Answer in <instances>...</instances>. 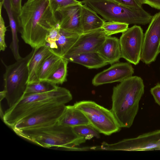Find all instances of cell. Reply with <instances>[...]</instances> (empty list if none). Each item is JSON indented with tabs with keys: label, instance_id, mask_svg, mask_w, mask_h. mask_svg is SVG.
Instances as JSON below:
<instances>
[{
	"label": "cell",
	"instance_id": "cell-28",
	"mask_svg": "<svg viewBox=\"0 0 160 160\" xmlns=\"http://www.w3.org/2000/svg\"><path fill=\"white\" fill-rule=\"evenodd\" d=\"M0 11V51H4L7 47L5 42V33L7 30Z\"/></svg>",
	"mask_w": 160,
	"mask_h": 160
},
{
	"label": "cell",
	"instance_id": "cell-5",
	"mask_svg": "<svg viewBox=\"0 0 160 160\" xmlns=\"http://www.w3.org/2000/svg\"><path fill=\"white\" fill-rule=\"evenodd\" d=\"M81 2L108 21L145 25L150 23L153 17L142 8H128L111 0H83Z\"/></svg>",
	"mask_w": 160,
	"mask_h": 160
},
{
	"label": "cell",
	"instance_id": "cell-31",
	"mask_svg": "<svg viewBox=\"0 0 160 160\" xmlns=\"http://www.w3.org/2000/svg\"><path fill=\"white\" fill-rule=\"evenodd\" d=\"M150 91L156 102L160 106V84L157 83Z\"/></svg>",
	"mask_w": 160,
	"mask_h": 160
},
{
	"label": "cell",
	"instance_id": "cell-11",
	"mask_svg": "<svg viewBox=\"0 0 160 160\" xmlns=\"http://www.w3.org/2000/svg\"><path fill=\"white\" fill-rule=\"evenodd\" d=\"M160 52V12L153 16L144 36L141 60L146 64L154 61Z\"/></svg>",
	"mask_w": 160,
	"mask_h": 160
},
{
	"label": "cell",
	"instance_id": "cell-8",
	"mask_svg": "<svg viewBox=\"0 0 160 160\" xmlns=\"http://www.w3.org/2000/svg\"><path fill=\"white\" fill-rule=\"evenodd\" d=\"M65 107V104H54L43 107L20 119L11 128L15 132L53 125L57 122Z\"/></svg>",
	"mask_w": 160,
	"mask_h": 160
},
{
	"label": "cell",
	"instance_id": "cell-18",
	"mask_svg": "<svg viewBox=\"0 0 160 160\" xmlns=\"http://www.w3.org/2000/svg\"><path fill=\"white\" fill-rule=\"evenodd\" d=\"M80 35L60 28L58 39L51 44L50 47L53 53L62 57L72 47Z\"/></svg>",
	"mask_w": 160,
	"mask_h": 160
},
{
	"label": "cell",
	"instance_id": "cell-22",
	"mask_svg": "<svg viewBox=\"0 0 160 160\" xmlns=\"http://www.w3.org/2000/svg\"><path fill=\"white\" fill-rule=\"evenodd\" d=\"M62 58L53 53L43 62L38 72L39 80H46L57 68Z\"/></svg>",
	"mask_w": 160,
	"mask_h": 160
},
{
	"label": "cell",
	"instance_id": "cell-19",
	"mask_svg": "<svg viewBox=\"0 0 160 160\" xmlns=\"http://www.w3.org/2000/svg\"><path fill=\"white\" fill-rule=\"evenodd\" d=\"M57 123L59 125L72 127L89 124V121L84 114L74 105L66 106L65 110Z\"/></svg>",
	"mask_w": 160,
	"mask_h": 160
},
{
	"label": "cell",
	"instance_id": "cell-27",
	"mask_svg": "<svg viewBox=\"0 0 160 160\" xmlns=\"http://www.w3.org/2000/svg\"><path fill=\"white\" fill-rule=\"evenodd\" d=\"M49 1L52 11L55 14L59 9L82 4L77 0H49Z\"/></svg>",
	"mask_w": 160,
	"mask_h": 160
},
{
	"label": "cell",
	"instance_id": "cell-24",
	"mask_svg": "<svg viewBox=\"0 0 160 160\" xmlns=\"http://www.w3.org/2000/svg\"><path fill=\"white\" fill-rule=\"evenodd\" d=\"M68 61L62 58L59 65L46 80L53 84H62L67 80Z\"/></svg>",
	"mask_w": 160,
	"mask_h": 160
},
{
	"label": "cell",
	"instance_id": "cell-34",
	"mask_svg": "<svg viewBox=\"0 0 160 160\" xmlns=\"http://www.w3.org/2000/svg\"><path fill=\"white\" fill-rule=\"evenodd\" d=\"M6 91L4 89L0 92V101H1L4 98H6Z\"/></svg>",
	"mask_w": 160,
	"mask_h": 160
},
{
	"label": "cell",
	"instance_id": "cell-13",
	"mask_svg": "<svg viewBox=\"0 0 160 160\" xmlns=\"http://www.w3.org/2000/svg\"><path fill=\"white\" fill-rule=\"evenodd\" d=\"M134 69L128 62H119L112 64L108 69L96 74L92 83L96 86L115 82H121L132 76Z\"/></svg>",
	"mask_w": 160,
	"mask_h": 160
},
{
	"label": "cell",
	"instance_id": "cell-30",
	"mask_svg": "<svg viewBox=\"0 0 160 160\" xmlns=\"http://www.w3.org/2000/svg\"><path fill=\"white\" fill-rule=\"evenodd\" d=\"M123 6L130 8H142V4L139 0H111Z\"/></svg>",
	"mask_w": 160,
	"mask_h": 160
},
{
	"label": "cell",
	"instance_id": "cell-9",
	"mask_svg": "<svg viewBox=\"0 0 160 160\" xmlns=\"http://www.w3.org/2000/svg\"><path fill=\"white\" fill-rule=\"evenodd\" d=\"M96 150L109 151H143L160 150V129L144 133L133 138L109 144L105 142L96 146Z\"/></svg>",
	"mask_w": 160,
	"mask_h": 160
},
{
	"label": "cell",
	"instance_id": "cell-33",
	"mask_svg": "<svg viewBox=\"0 0 160 160\" xmlns=\"http://www.w3.org/2000/svg\"><path fill=\"white\" fill-rule=\"evenodd\" d=\"M142 3L147 4L151 7L160 10V0H139Z\"/></svg>",
	"mask_w": 160,
	"mask_h": 160
},
{
	"label": "cell",
	"instance_id": "cell-23",
	"mask_svg": "<svg viewBox=\"0 0 160 160\" xmlns=\"http://www.w3.org/2000/svg\"><path fill=\"white\" fill-rule=\"evenodd\" d=\"M57 86L46 80L29 83L22 97L49 92L54 89Z\"/></svg>",
	"mask_w": 160,
	"mask_h": 160
},
{
	"label": "cell",
	"instance_id": "cell-29",
	"mask_svg": "<svg viewBox=\"0 0 160 160\" xmlns=\"http://www.w3.org/2000/svg\"><path fill=\"white\" fill-rule=\"evenodd\" d=\"M60 29L59 20V22L50 31L47 35L45 39L46 43L51 44L56 42L59 38Z\"/></svg>",
	"mask_w": 160,
	"mask_h": 160
},
{
	"label": "cell",
	"instance_id": "cell-32",
	"mask_svg": "<svg viewBox=\"0 0 160 160\" xmlns=\"http://www.w3.org/2000/svg\"><path fill=\"white\" fill-rule=\"evenodd\" d=\"M22 0H10L12 8L17 15L20 13L22 10Z\"/></svg>",
	"mask_w": 160,
	"mask_h": 160
},
{
	"label": "cell",
	"instance_id": "cell-10",
	"mask_svg": "<svg viewBox=\"0 0 160 160\" xmlns=\"http://www.w3.org/2000/svg\"><path fill=\"white\" fill-rule=\"evenodd\" d=\"M144 36L141 27L136 25L122 32L119 39L122 58L138 64L141 60Z\"/></svg>",
	"mask_w": 160,
	"mask_h": 160
},
{
	"label": "cell",
	"instance_id": "cell-4",
	"mask_svg": "<svg viewBox=\"0 0 160 160\" xmlns=\"http://www.w3.org/2000/svg\"><path fill=\"white\" fill-rule=\"evenodd\" d=\"M17 135L46 148L56 147L71 150H82L78 146L86 140L78 136L72 127L62 126L57 122L51 126L14 132Z\"/></svg>",
	"mask_w": 160,
	"mask_h": 160
},
{
	"label": "cell",
	"instance_id": "cell-15",
	"mask_svg": "<svg viewBox=\"0 0 160 160\" xmlns=\"http://www.w3.org/2000/svg\"><path fill=\"white\" fill-rule=\"evenodd\" d=\"M53 53L47 43L44 46L35 48L34 53L28 64L29 77L28 83L39 80L38 76V70L44 60Z\"/></svg>",
	"mask_w": 160,
	"mask_h": 160
},
{
	"label": "cell",
	"instance_id": "cell-6",
	"mask_svg": "<svg viewBox=\"0 0 160 160\" xmlns=\"http://www.w3.org/2000/svg\"><path fill=\"white\" fill-rule=\"evenodd\" d=\"M35 48L24 57L13 64L7 65L1 59L5 68L3 74L4 89L9 108L13 106L22 97L27 88L29 77L28 63L34 52Z\"/></svg>",
	"mask_w": 160,
	"mask_h": 160
},
{
	"label": "cell",
	"instance_id": "cell-20",
	"mask_svg": "<svg viewBox=\"0 0 160 160\" xmlns=\"http://www.w3.org/2000/svg\"><path fill=\"white\" fill-rule=\"evenodd\" d=\"M94 10L85 5L81 7V22L83 33L101 28L105 21Z\"/></svg>",
	"mask_w": 160,
	"mask_h": 160
},
{
	"label": "cell",
	"instance_id": "cell-3",
	"mask_svg": "<svg viewBox=\"0 0 160 160\" xmlns=\"http://www.w3.org/2000/svg\"><path fill=\"white\" fill-rule=\"evenodd\" d=\"M72 98L68 89L58 86L49 92L22 97L5 111L2 118L4 123L12 128L20 119L37 109L49 105H65Z\"/></svg>",
	"mask_w": 160,
	"mask_h": 160
},
{
	"label": "cell",
	"instance_id": "cell-1",
	"mask_svg": "<svg viewBox=\"0 0 160 160\" xmlns=\"http://www.w3.org/2000/svg\"><path fill=\"white\" fill-rule=\"evenodd\" d=\"M17 19L22 39L32 48L46 44L47 35L59 20L52 11L49 0H27Z\"/></svg>",
	"mask_w": 160,
	"mask_h": 160
},
{
	"label": "cell",
	"instance_id": "cell-17",
	"mask_svg": "<svg viewBox=\"0 0 160 160\" xmlns=\"http://www.w3.org/2000/svg\"><path fill=\"white\" fill-rule=\"evenodd\" d=\"M68 61L82 65L89 69L98 68L107 65L98 52H90L62 57Z\"/></svg>",
	"mask_w": 160,
	"mask_h": 160
},
{
	"label": "cell",
	"instance_id": "cell-26",
	"mask_svg": "<svg viewBox=\"0 0 160 160\" xmlns=\"http://www.w3.org/2000/svg\"><path fill=\"white\" fill-rule=\"evenodd\" d=\"M129 24L115 21L105 22L102 27L108 36L119 33H122L128 28Z\"/></svg>",
	"mask_w": 160,
	"mask_h": 160
},
{
	"label": "cell",
	"instance_id": "cell-7",
	"mask_svg": "<svg viewBox=\"0 0 160 160\" xmlns=\"http://www.w3.org/2000/svg\"><path fill=\"white\" fill-rule=\"evenodd\" d=\"M73 105L84 114L89 124L100 133L108 136L121 130V127L111 110L91 101H80Z\"/></svg>",
	"mask_w": 160,
	"mask_h": 160
},
{
	"label": "cell",
	"instance_id": "cell-2",
	"mask_svg": "<svg viewBox=\"0 0 160 160\" xmlns=\"http://www.w3.org/2000/svg\"><path fill=\"white\" fill-rule=\"evenodd\" d=\"M144 91L143 80L137 76L128 78L113 87L111 110L121 128L132 124Z\"/></svg>",
	"mask_w": 160,
	"mask_h": 160
},
{
	"label": "cell",
	"instance_id": "cell-12",
	"mask_svg": "<svg viewBox=\"0 0 160 160\" xmlns=\"http://www.w3.org/2000/svg\"><path fill=\"white\" fill-rule=\"evenodd\" d=\"M107 37L102 28L83 33L79 35L75 44L65 55L98 52Z\"/></svg>",
	"mask_w": 160,
	"mask_h": 160
},
{
	"label": "cell",
	"instance_id": "cell-16",
	"mask_svg": "<svg viewBox=\"0 0 160 160\" xmlns=\"http://www.w3.org/2000/svg\"><path fill=\"white\" fill-rule=\"evenodd\" d=\"M98 52L108 64L117 62L122 58L119 39L115 37H107Z\"/></svg>",
	"mask_w": 160,
	"mask_h": 160
},
{
	"label": "cell",
	"instance_id": "cell-14",
	"mask_svg": "<svg viewBox=\"0 0 160 160\" xmlns=\"http://www.w3.org/2000/svg\"><path fill=\"white\" fill-rule=\"evenodd\" d=\"M82 4L74 5L58 10L61 17V28L79 35L83 33L81 22Z\"/></svg>",
	"mask_w": 160,
	"mask_h": 160
},
{
	"label": "cell",
	"instance_id": "cell-21",
	"mask_svg": "<svg viewBox=\"0 0 160 160\" xmlns=\"http://www.w3.org/2000/svg\"><path fill=\"white\" fill-rule=\"evenodd\" d=\"M0 6H3L6 10L9 19L12 35V41L10 45L12 52L16 53L19 52L18 31L17 15L13 10L10 0H0Z\"/></svg>",
	"mask_w": 160,
	"mask_h": 160
},
{
	"label": "cell",
	"instance_id": "cell-25",
	"mask_svg": "<svg viewBox=\"0 0 160 160\" xmlns=\"http://www.w3.org/2000/svg\"><path fill=\"white\" fill-rule=\"evenodd\" d=\"M74 132L79 136L82 137L86 140L93 138H100V133L90 124H84L72 127Z\"/></svg>",
	"mask_w": 160,
	"mask_h": 160
}]
</instances>
